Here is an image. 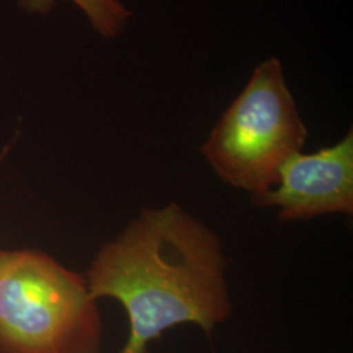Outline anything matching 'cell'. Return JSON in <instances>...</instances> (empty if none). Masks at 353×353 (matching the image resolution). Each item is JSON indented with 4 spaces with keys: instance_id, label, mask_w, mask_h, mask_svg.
I'll return each instance as SVG.
<instances>
[{
    "instance_id": "cell-5",
    "label": "cell",
    "mask_w": 353,
    "mask_h": 353,
    "mask_svg": "<svg viewBox=\"0 0 353 353\" xmlns=\"http://www.w3.org/2000/svg\"><path fill=\"white\" fill-rule=\"evenodd\" d=\"M57 0H19L20 7L30 13L50 12ZM87 14L90 24L96 32L106 38L117 37L127 21L131 12L121 3V0H71Z\"/></svg>"
},
{
    "instance_id": "cell-1",
    "label": "cell",
    "mask_w": 353,
    "mask_h": 353,
    "mask_svg": "<svg viewBox=\"0 0 353 353\" xmlns=\"http://www.w3.org/2000/svg\"><path fill=\"white\" fill-rule=\"evenodd\" d=\"M224 243L178 203L143 208L89 265V293L126 310L117 353H150L168 330L194 325L211 338L233 316Z\"/></svg>"
},
{
    "instance_id": "cell-4",
    "label": "cell",
    "mask_w": 353,
    "mask_h": 353,
    "mask_svg": "<svg viewBox=\"0 0 353 353\" xmlns=\"http://www.w3.org/2000/svg\"><path fill=\"white\" fill-rule=\"evenodd\" d=\"M278 208L281 221H307L326 214H353V132L313 153L299 152L283 165L278 183L252 198Z\"/></svg>"
},
{
    "instance_id": "cell-2",
    "label": "cell",
    "mask_w": 353,
    "mask_h": 353,
    "mask_svg": "<svg viewBox=\"0 0 353 353\" xmlns=\"http://www.w3.org/2000/svg\"><path fill=\"white\" fill-rule=\"evenodd\" d=\"M87 280L46 252L0 249V353H102Z\"/></svg>"
},
{
    "instance_id": "cell-6",
    "label": "cell",
    "mask_w": 353,
    "mask_h": 353,
    "mask_svg": "<svg viewBox=\"0 0 353 353\" xmlns=\"http://www.w3.org/2000/svg\"><path fill=\"white\" fill-rule=\"evenodd\" d=\"M8 150H10V145H7L3 151H1V153H0V164H1V161H3V159H4V156L7 154V152H8Z\"/></svg>"
},
{
    "instance_id": "cell-3",
    "label": "cell",
    "mask_w": 353,
    "mask_h": 353,
    "mask_svg": "<svg viewBox=\"0 0 353 353\" xmlns=\"http://www.w3.org/2000/svg\"><path fill=\"white\" fill-rule=\"evenodd\" d=\"M307 135L283 65L271 58L254 70L199 151L224 183L254 198L278 183L280 169L303 152Z\"/></svg>"
}]
</instances>
